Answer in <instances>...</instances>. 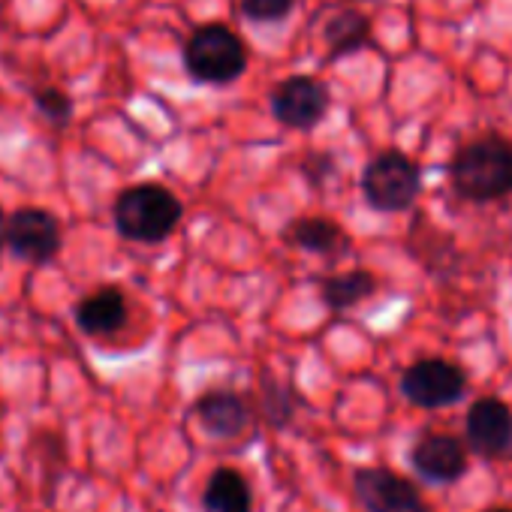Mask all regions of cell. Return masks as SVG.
Segmentation results:
<instances>
[{
  "mask_svg": "<svg viewBox=\"0 0 512 512\" xmlns=\"http://www.w3.org/2000/svg\"><path fill=\"white\" fill-rule=\"evenodd\" d=\"M64 247V232L61 220L49 208L25 205L10 214L7 223V250L16 256L19 263H28L34 269L49 266L58 260Z\"/></svg>",
  "mask_w": 512,
  "mask_h": 512,
  "instance_id": "5b68a950",
  "label": "cell"
},
{
  "mask_svg": "<svg viewBox=\"0 0 512 512\" xmlns=\"http://www.w3.org/2000/svg\"><path fill=\"white\" fill-rule=\"evenodd\" d=\"M202 509L205 512H253V488L238 470L217 467L205 482Z\"/></svg>",
  "mask_w": 512,
  "mask_h": 512,
  "instance_id": "5bb4252c",
  "label": "cell"
},
{
  "mask_svg": "<svg viewBox=\"0 0 512 512\" xmlns=\"http://www.w3.org/2000/svg\"><path fill=\"white\" fill-rule=\"evenodd\" d=\"M296 7V0H241V16L253 25L284 22Z\"/></svg>",
  "mask_w": 512,
  "mask_h": 512,
  "instance_id": "d6986e66",
  "label": "cell"
},
{
  "mask_svg": "<svg viewBox=\"0 0 512 512\" xmlns=\"http://www.w3.org/2000/svg\"><path fill=\"white\" fill-rule=\"evenodd\" d=\"M323 37L329 46V58H344V55H353L371 43V22L356 10H344L326 22Z\"/></svg>",
  "mask_w": 512,
  "mask_h": 512,
  "instance_id": "2e32d148",
  "label": "cell"
},
{
  "mask_svg": "<svg viewBox=\"0 0 512 512\" xmlns=\"http://www.w3.org/2000/svg\"><path fill=\"white\" fill-rule=\"evenodd\" d=\"M269 106L278 124L290 130H311L326 118L332 106V94L314 76H290L275 85Z\"/></svg>",
  "mask_w": 512,
  "mask_h": 512,
  "instance_id": "52a82bcc",
  "label": "cell"
},
{
  "mask_svg": "<svg viewBox=\"0 0 512 512\" xmlns=\"http://www.w3.org/2000/svg\"><path fill=\"white\" fill-rule=\"evenodd\" d=\"M263 419H269L275 428H284L293 416H296V392L287 386H278L275 380H269L263 386V404H260Z\"/></svg>",
  "mask_w": 512,
  "mask_h": 512,
  "instance_id": "e0dca14e",
  "label": "cell"
},
{
  "mask_svg": "<svg viewBox=\"0 0 512 512\" xmlns=\"http://www.w3.org/2000/svg\"><path fill=\"white\" fill-rule=\"evenodd\" d=\"M184 67L199 85H229L247 70V49L226 25H202L184 43Z\"/></svg>",
  "mask_w": 512,
  "mask_h": 512,
  "instance_id": "3957f363",
  "label": "cell"
},
{
  "mask_svg": "<svg viewBox=\"0 0 512 512\" xmlns=\"http://www.w3.org/2000/svg\"><path fill=\"white\" fill-rule=\"evenodd\" d=\"M422 193V172L404 151L377 154L362 172V196L374 211L401 214Z\"/></svg>",
  "mask_w": 512,
  "mask_h": 512,
  "instance_id": "277c9868",
  "label": "cell"
},
{
  "mask_svg": "<svg viewBox=\"0 0 512 512\" xmlns=\"http://www.w3.org/2000/svg\"><path fill=\"white\" fill-rule=\"evenodd\" d=\"M449 184L467 202H494L512 190V145L482 136L461 145L449 163Z\"/></svg>",
  "mask_w": 512,
  "mask_h": 512,
  "instance_id": "7a4b0ae2",
  "label": "cell"
},
{
  "mask_svg": "<svg viewBox=\"0 0 512 512\" xmlns=\"http://www.w3.org/2000/svg\"><path fill=\"white\" fill-rule=\"evenodd\" d=\"M464 440L485 461L506 458L512 452V407L500 398L473 401L464 419Z\"/></svg>",
  "mask_w": 512,
  "mask_h": 512,
  "instance_id": "9c48e42d",
  "label": "cell"
},
{
  "mask_svg": "<svg viewBox=\"0 0 512 512\" xmlns=\"http://www.w3.org/2000/svg\"><path fill=\"white\" fill-rule=\"evenodd\" d=\"M73 320L88 338H112L130 323V302L121 287L106 284L76 302Z\"/></svg>",
  "mask_w": 512,
  "mask_h": 512,
  "instance_id": "8fae6325",
  "label": "cell"
},
{
  "mask_svg": "<svg viewBox=\"0 0 512 512\" xmlns=\"http://www.w3.org/2000/svg\"><path fill=\"white\" fill-rule=\"evenodd\" d=\"M410 464L425 482H434V485L458 482L470 467L467 446L455 434H425L410 449Z\"/></svg>",
  "mask_w": 512,
  "mask_h": 512,
  "instance_id": "30bf717a",
  "label": "cell"
},
{
  "mask_svg": "<svg viewBox=\"0 0 512 512\" xmlns=\"http://www.w3.org/2000/svg\"><path fill=\"white\" fill-rule=\"evenodd\" d=\"M485 512H512L509 506H491V509H485Z\"/></svg>",
  "mask_w": 512,
  "mask_h": 512,
  "instance_id": "44dd1931",
  "label": "cell"
},
{
  "mask_svg": "<svg viewBox=\"0 0 512 512\" xmlns=\"http://www.w3.org/2000/svg\"><path fill=\"white\" fill-rule=\"evenodd\" d=\"M374 290H377V278L365 269L338 272V275H329L320 281V299L332 311H350L359 302L371 299Z\"/></svg>",
  "mask_w": 512,
  "mask_h": 512,
  "instance_id": "9a60e30c",
  "label": "cell"
},
{
  "mask_svg": "<svg viewBox=\"0 0 512 512\" xmlns=\"http://www.w3.org/2000/svg\"><path fill=\"white\" fill-rule=\"evenodd\" d=\"M7 223H10V214H4V208H0V253L7 250Z\"/></svg>",
  "mask_w": 512,
  "mask_h": 512,
  "instance_id": "ffe728a7",
  "label": "cell"
},
{
  "mask_svg": "<svg viewBox=\"0 0 512 512\" xmlns=\"http://www.w3.org/2000/svg\"><path fill=\"white\" fill-rule=\"evenodd\" d=\"M284 241L296 250L317 256H338L347 250V232L329 217H299L284 226Z\"/></svg>",
  "mask_w": 512,
  "mask_h": 512,
  "instance_id": "4fadbf2b",
  "label": "cell"
},
{
  "mask_svg": "<svg viewBox=\"0 0 512 512\" xmlns=\"http://www.w3.org/2000/svg\"><path fill=\"white\" fill-rule=\"evenodd\" d=\"M184 217L181 199L154 181L124 187L115 196L112 205V220L121 238L133 244H160L166 241Z\"/></svg>",
  "mask_w": 512,
  "mask_h": 512,
  "instance_id": "6da1fadb",
  "label": "cell"
},
{
  "mask_svg": "<svg viewBox=\"0 0 512 512\" xmlns=\"http://www.w3.org/2000/svg\"><path fill=\"white\" fill-rule=\"evenodd\" d=\"M467 374L449 359H419L401 374V395L422 410H443L464 398Z\"/></svg>",
  "mask_w": 512,
  "mask_h": 512,
  "instance_id": "8992f818",
  "label": "cell"
},
{
  "mask_svg": "<svg viewBox=\"0 0 512 512\" xmlns=\"http://www.w3.org/2000/svg\"><path fill=\"white\" fill-rule=\"evenodd\" d=\"M353 491L365 512H431L419 488L389 467H359Z\"/></svg>",
  "mask_w": 512,
  "mask_h": 512,
  "instance_id": "ba28073f",
  "label": "cell"
},
{
  "mask_svg": "<svg viewBox=\"0 0 512 512\" xmlns=\"http://www.w3.org/2000/svg\"><path fill=\"white\" fill-rule=\"evenodd\" d=\"M193 416L202 425V431L217 440L238 437L253 419L247 401L232 389H211V392L199 395L193 404Z\"/></svg>",
  "mask_w": 512,
  "mask_h": 512,
  "instance_id": "7c38bea8",
  "label": "cell"
},
{
  "mask_svg": "<svg viewBox=\"0 0 512 512\" xmlns=\"http://www.w3.org/2000/svg\"><path fill=\"white\" fill-rule=\"evenodd\" d=\"M34 106L55 127H67L70 118H73V97L67 91H61V88H52V85L34 88Z\"/></svg>",
  "mask_w": 512,
  "mask_h": 512,
  "instance_id": "ac0fdd59",
  "label": "cell"
}]
</instances>
